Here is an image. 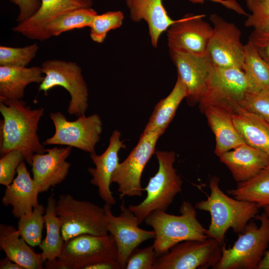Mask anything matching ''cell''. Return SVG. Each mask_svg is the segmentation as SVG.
<instances>
[{"label":"cell","mask_w":269,"mask_h":269,"mask_svg":"<svg viewBox=\"0 0 269 269\" xmlns=\"http://www.w3.org/2000/svg\"><path fill=\"white\" fill-rule=\"evenodd\" d=\"M0 152L1 155L12 150H20L25 160L31 165L33 155L45 152L37 131L44 109H32L22 100L0 101Z\"/></svg>","instance_id":"obj_1"},{"label":"cell","mask_w":269,"mask_h":269,"mask_svg":"<svg viewBox=\"0 0 269 269\" xmlns=\"http://www.w3.org/2000/svg\"><path fill=\"white\" fill-rule=\"evenodd\" d=\"M209 188L207 198L197 202L194 207L210 213L208 235L223 245L228 230L232 228L235 233L242 232L249 222L256 218L260 208L254 203L232 198L224 193L217 176L210 178Z\"/></svg>","instance_id":"obj_2"},{"label":"cell","mask_w":269,"mask_h":269,"mask_svg":"<svg viewBox=\"0 0 269 269\" xmlns=\"http://www.w3.org/2000/svg\"><path fill=\"white\" fill-rule=\"evenodd\" d=\"M196 209L190 202L184 201L180 207L179 215L156 210L145 217V224L152 227L155 232L152 245L157 257L167 253L181 242L204 240L210 238L207 229L197 218Z\"/></svg>","instance_id":"obj_3"},{"label":"cell","mask_w":269,"mask_h":269,"mask_svg":"<svg viewBox=\"0 0 269 269\" xmlns=\"http://www.w3.org/2000/svg\"><path fill=\"white\" fill-rule=\"evenodd\" d=\"M155 154L158 168L143 188L146 192V197L139 204L128 206L137 218L139 225L151 212L166 211L175 196L182 190V180L173 166L175 161V152L157 150Z\"/></svg>","instance_id":"obj_4"},{"label":"cell","mask_w":269,"mask_h":269,"mask_svg":"<svg viewBox=\"0 0 269 269\" xmlns=\"http://www.w3.org/2000/svg\"><path fill=\"white\" fill-rule=\"evenodd\" d=\"M255 218L260 226L249 222L231 248L223 245L221 258L212 269H258L269 245V218L264 212Z\"/></svg>","instance_id":"obj_5"},{"label":"cell","mask_w":269,"mask_h":269,"mask_svg":"<svg viewBox=\"0 0 269 269\" xmlns=\"http://www.w3.org/2000/svg\"><path fill=\"white\" fill-rule=\"evenodd\" d=\"M55 211L62 222L61 234L64 241L85 234H108L104 207L64 194L56 201Z\"/></svg>","instance_id":"obj_6"},{"label":"cell","mask_w":269,"mask_h":269,"mask_svg":"<svg viewBox=\"0 0 269 269\" xmlns=\"http://www.w3.org/2000/svg\"><path fill=\"white\" fill-rule=\"evenodd\" d=\"M44 77L39 91L45 94L60 86L70 96L67 112L77 117L85 115L88 107L89 92L82 70L75 62L58 59L45 61L40 66Z\"/></svg>","instance_id":"obj_7"},{"label":"cell","mask_w":269,"mask_h":269,"mask_svg":"<svg viewBox=\"0 0 269 269\" xmlns=\"http://www.w3.org/2000/svg\"><path fill=\"white\" fill-rule=\"evenodd\" d=\"M249 93L248 82L242 69L214 66L206 90L198 102L202 111L213 106L233 114L241 108Z\"/></svg>","instance_id":"obj_8"},{"label":"cell","mask_w":269,"mask_h":269,"mask_svg":"<svg viewBox=\"0 0 269 269\" xmlns=\"http://www.w3.org/2000/svg\"><path fill=\"white\" fill-rule=\"evenodd\" d=\"M224 244L212 238L181 242L157 257L152 269H212L221 258Z\"/></svg>","instance_id":"obj_9"},{"label":"cell","mask_w":269,"mask_h":269,"mask_svg":"<svg viewBox=\"0 0 269 269\" xmlns=\"http://www.w3.org/2000/svg\"><path fill=\"white\" fill-rule=\"evenodd\" d=\"M49 117L54 125L55 133L42 142L43 145H66L90 153L95 152L96 145L103 131V123L98 114L88 117L84 115L74 121H68L60 112L51 113Z\"/></svg>","instance_id":"obj_10"},{"label":"cell","mask_w":269,"mask_h":269,"mask_svg":"<svg viewBox=\"0 0 269 269\" xmlns=\"http://www.w3.org/2000/svg\"><path fill=\"white\" fill-rule=\"evenodd\" d=\"M162 134L157 132H143L136 145L114 171L111 183L118 185L120 199L140 196L144 191L141 178L147 163L154 153L155 146Z\"/></svg>","instance_id":"obj_11"},{"label":"cell","mask_w":269,"mask_h":269,"mask_svg":"<svg viewBox=\"0 0 269 269\" xmlns=\"http://www.w3.org/2000/svg\"><path fill=\"white\" fill-rule=\"evenodd\" d=\"M124 201L120 206L118 216L113 215L111 206L105 203L106 224L108 232L115 239L118 251V261L121 269H125L129 257L141 243L155 238L153 230L140 228L137 218Z\"/></svg>","instance_id":"obj_12"},{"label":"cell","mask_w":269,"mask_h":269,"mask_svg":"<svg viewBox=\"0 0 269 269\" xmlns=\"http://www.w3.org/2000/svg\"><path fill=\"white\" fill-rule=\"evenodd\" d=\"M213 31L206 54L213 65L221 68L242 69L244 45L241 41V32L233 22L216 14L210 15Z\"/></svg>","instance_id":"obj_13"},{"label":"cell","mask_w":269,"mask_h":269,"mask_svg":"<svg viewBox=\"0 0 269 269\" xmlns=\"http://www.w3.org/2000/svg\"><path fill=\"white\" fill-rule=\"evenodd\" d=\"M59 258L67 263L70 269H82L87 265L101 260L118 261V251L111 234H85L65 241Z\"/></svg>","instance_id":"obj_14"},{"label":"cell","mask_w":269,"mask_h":269,"mask_svg":"<svg viewBox=\"0 0 269 269\" xmlns=\"http://www.w3.org/2000/svg\"><path fill=\"white\" fill-rule=\"evenodd\" d=\"M204 14H187L176 20L167 30L169 50L191 54H206L213 28Z\"/></svg>","instance_id":"obj_15"},{"label":"cell","mask_w":269,"mask_h":269,"mask_svg":"<svg viewBox=\"0 0 269 269\" xmlns=\"http://www.w3.org/2000/svg\"><path fill=\"white\" fill-rule=\"evenodd\" d=\"M178 76L187 90L188 102L194 104L204 94L214 65L207 54H191L169 51Z\"/></svg>","instance_id":"obj_16"},{"label":"cell","mask_w":269,"mask_h":269,"mask_svg":"<svg viewBox=\"0 0 269 269\" xmlns=\"http://www.w3.org/2000/svg\"><path fill=\"white\" fill-rule=\"evenodd\" d=\"M41 5L31 17L17 23L11 30L34 40H47L46 30L56 18L69 11L83 8H91L93 0H40Z\"/></svg>","instance_id":"obj_17"},{"label":"cell","mask_w":269,"mask_h":269,"mask_svg":"<svg viewBox=\"0 0 269 269\" xmlns=\"http://www.w3.org/2000/svg\"><path fill=\"white\" fill-rule=\"evenodd\" d=\"M71 151V146L55 147L45 149L44 153L33 155L31 165L32 178L40 193L47 191L64 180L71 167V163L66 159Z\"/></svg>","instance_id":"obj_18"},{"label":"cell","mask_w":269,"mask_h":269,"mask_svg":"<svg viewBox=\"0 0 269 269\" xmlns=\"http://www.w3.org/2000/svg\"><path fill=\"white\" fill-rule=\"evenodd\" d=\"M121 135L119 131H114L109 145L102 154L90 153V157L95 165L94 168L88 169L92 177L90 183L97 187L99 195L102 200L111 205L116 203L110 189L112 176L120 163L119 152L121 148H126L123 141L120 139Z\"/></svg>","instance_id":"obj_19"},{"label":"cell","mask_w":269,"mask_h":269,"mask_svg":"<svg viewBox=\"0 0 269 269\" xmlns=\"http://www.w3.org/2000/svg\"><path fill=\"white\" fill-rule=\"evenodd\" d=\"M1 202L5 206L12 207V213L18 219L31 213L38 205L40 189L31 177L25 163L22 161L16 171V176L5 187Z\"/></svg>","instance_id":"obj_20"},{"label":"cell","mask_w":269,"mask_h":269,"mask_svg":"<svg viewBox=\"0 0 269 269\" xmlns=\"http://www.w3.org/2000/svg\"><path fill=\"white\" fill-rule=\"evenodd\" d=\"M237 182L246 181L269 165V154L246 143L219 156Z\"/></svg>","instance_id":"obj_21"},{"label":"cell","mask_w":269,"mask_h":269,"mask_svg":"<svg viewBox=\"0 0 269 269\" xmlns=\"http://www.w3.org/2000/svg\"><path fill=\"white\" fill-rule=\"evenodd\" d=\"M126 4L133 21L147 23L151 44L157 47L161 35L176 20L169 16L162 0H126Z\"/></svg>","instance_id":"obj_22"},{"label":"cell","mask_w":269,"mask_h":269,"mask_svg":"<svg viewBox=\"0 0 269 269\" xmlns=\"http://www.w3.org/2000/svg\"><path fill=\"white\" fill-rule=\"evenodd\" d=\"M203 111L215 135L214 152L218 156L245 143L234 123L231 112L213 106L207 107Z\"/></svg>","instance_id":"obj_23"},{"label":"cell","mask_w":269,"mask_h":269,"mask_svg":"<svg viewBox=\"0 0 269 269\" xmlns=\"http://www.w3.org/2000/svg\"><path fill=\"white\" fill-rule=\"evenodd\" d=\"M44 77L41 66H0V101L22 100L26 87L40 84Z\"/></svg>","instance_id":"obj_24"},{"label":"cell","mask_w":269,"mask_h":269,"mask_svg":"<svg viewBox=\"0 0 269 269\" xmlns=\"http://www.w3.org/2000/svg\"><path fill=\"white\" fill-rule=\"evenodd\" d=\"M11 225H0V248L6 257L24 269H42L44 262Z\"/></svg>","instance_id":"obj_25"},{"label":"cell","mask_w":269,"mask_h":269,"mask_svg":"<svg viewBox=\"0 0 269 269\" xmlns=\"http://www.w3.org/2000/svg\"><path fill=\"white\" fill-rule=\"evenodd\" d=\"M232 118L245 143L269 154V122L241 108Z\"/></svg>","instance_id":"obj_26"},{"label":"cell","mask_w":269,"mask_h":269,"mask_svg":"<svg viewBox=\"0 0 269 269\" xmlns=\"http://www.w3.org/2000/svg\"><path fill=\"white\" fill-rule=\"evenodd\" d=\"M187 96L186 87L177 77L171 92L155 105L143 131L157 132L163 134L174 118L181 101Z\"/></svg>","instance_id":"obj_27"},{"label":"cell","mask_w":269,"mask_h":269,"mask_svg":"<svg viewBox=\"0 0 269 269\" xmlns=\"http://www.w3.org/2000/svg\"><path fill=\"white\" fill-rule=\"evenodd\" d=\"M56 201L52 195L47 199L44 215L46 234L39 247L43 261H52L59 258L61 254L64 240L61 234L62 222L55 211Z\"/></svg>","instance_id":"obj_28"},{"label":"cell","mask_w":269,"mask_h":269,"mask_svg":"<svg viewBox=\"0 0 269 269\" xmlns=\"http://www.w3.org/2000/svg\"><path fill=\"white\" fill-rule=\"evenodd\" d=\"M227 193L237 199L254 203L260 208L269 206V165L252 178L237 183Z\"/></svg>","instance_id":"obj_29"},{"label":"cell","mask_w":269,"mask_h":269,"mask_svg":"<svg viewBox=\"0 0 269 269\" xmlns=\"http://www.w3.org/2000/svg\"><path fill=\"white\" fill-rule=\"evenodd\" d=\"M242 70L247 79L250 92L269 89V64L249 40L244 45Z\"/></svg>","instance_id":"obj_30"},{"label":"cell","mask_w":269,"mask_h":269,"mask_svg":"<svg viewBox=\"0 0 269 269\" xmlns=\"http://www.w3.org/2000/svg\"><path fill=\"white\" fill-rule=\"evenodd\" d=\"M97 14L92 7L77 9L65 13L49 25L46 30L47 39L68 31L90 27Z\"/></svg>","instance_id":"obj_31"},{"label":"cell","mask_w":269,"mask_h":269,"mask_svg":"<svg viewBox=\"0 0 269 269\" xmlns=\"http://www.w3.org/2000/svg\"><path fill=\"white\" fill-rule=\"evenodd\" d=\"M45 208L39 204L32 211L18 219L17 230L20 236L31 247L39 246L42 242V232L45 224Z\"/></svg>","instance_id":"obj_32"},{"label":"cell","mask_w":269,"mask_h":269,"mask_svg":"<svg viewBox=\"0 0 269 269\" xmlns=\"http://www.w3.org/2000/svg\"><path fill=\"white\" fill-rule=\"evenodd\" d=\"M124 19V13L120 10L109 11L97 14L90 27L92 40L101 43L105 40L108 33L121 27Z\"/></svg>","instance_id":"obj_33"},{"label":"cell","mask_w":269,"mask_h":269,"mask_svg":"<svg viewBox=\"0 0 269 269\" xmlns=\"http://www.w3.org/2000/svg\"><path fill=\"white\" fill-rule=\"evenodd\" d=\"M39 49L36 43L22 47L0 46V66L27 67Z\"/></svg>","instance_id":"obj_34"},{"label":"cell","mask_w":269,"mask_h":269,"mask_svg":"<svg viewBox=\"0 0 269 269\" xmlns=\"http://www.w3.org/2000/svg\"><path fill=\"white\" fill-rule=\"evenodd\" d=\"M246 5L251 14L248 16L245 26L269 33V0H246Z\"/></svg>","instance_id":"obj_35"},{"label":"cell","mask_w":269,"mask_h":269,"mask_svg":"<svg viewBox=\"0 0 269 269\" xmlns=\"http://www.w3.org/2000/svg\"><path fill=\"white\" fill-rule=\"evenodd\" d=\"M241 108L269 122V89L249 93Z\"/></svg>","instance_id":"obj_36"},{"label":"cell","mask_w":269,"mask_h":269,"mask_svg":"<svg viewBox=\"0 0 269 269\" xmlns=\"http://www.w3.org/2000/svg\"><path fill=\"white\" fill-rule=\"evenodd\" d=\"M25 160L22 152L12 150L3 155L0 158V184L5 187L10 185L16 174L17 169Z\"/></svg>","instance_id":"obj_37"},{"label":"cell","mask_w":269,"mask_h":269,"mask_svg":"<svg viewBox=\"0 0 269 269\" xmlns=\"http://www.w3.org/2000/svg\"><path fill=\"white\" fill-rule=\"evenodd\" d=\"M157 258L153 245L135 249L129 257L125 269H152Z\"/></svg>","instance_id":"obj_38"},{"label":"cell","mask_w":269,"mask_h":269,"mask_svg":"<svg viewBox=\"0 0 269 269\" xmlns=\"http://www.w3.org/2000/svg\"><path fill=\"white\" fill-rule=\"evenodd\" d=\"M16 5L19 13L16 21L19 23L27 20L33 16L39 9L41 5L40 0H9Z\"/></svg>","instance_id":"obj_39"},{"label":"cell","mask_w":269,"mask_h":269,"mask_svg":"<svg viewBox=\"0 0 269 269\" xmlns=\"http://www.w3.org/2000/svg\"><path fill=\"white\" fill-rule=\"evenodd\" d=\"M249 40L261 57L269 64V33L254 29Z\"/></svg>","instance_id":"obj_40"},{"label":"cell","mask_w":269,"mask_h":269,"mask_svg":"<svg viewBox=\"0 0 269 269\" xmlns=\"http://www.w3.org/2000/svg\"><path fill=\"white\" fill-rule=\"evenodd\" d=\"M207 0L220 3L226 8L232 10L239 14L245 16H248L249 15L237 0H189L190 1L194 3H203L205 1Z\"/></svg>","instance_id":"obj_41"},{"label":"cell","mask_w":269,"mask_h":269,"mask_svg":"<svg viewBox=\"0 0 269 269\" xmlns=\"http://www.w3.org/2000/svg\"><path fill=\"white\" fill-rule=\"evenodd\" d=\"M82 269H121L118 261L101 260L83 267Z\"/></svg>","instance_id":"obj_42"},{"label":"cell","mask_w":269,"mask_h":269,"mask_svg":"<svg viewBox=\"0 0 269 269\" xmlns=\"http://www.w3.org/2000/svg\"><path fill=\"white\" fill-rule=\"evenodd\" d=\"M44 265L46 269H70L67 263L60 258L52 261H45Z\"/></svg>","instance_id":"obj_43"},{"label":"cell","mask_w":269,"mask_h":269,"mask_svg":"<svg viewBox=\"0 0 269 269\" xmlns=\"http://www.w3.org/2000/svg\"><path fill=\"white\" fill-rule=\"evenodd\" d=\"M0 269H24L20 265L7 257L0 260Z\"/></svg>","instance_id":"obj_44"},{"label":"cell","mask_w":269,"mask_h":269,"mask_svg":"<svg viewBox=\"0 0 269 269\" xmlns=\"http://www.w3.org/2000/svg\"><path fill=\"white\" fill-rule=\"evenodd\" d=\"M257 269H269V250L265 253L258 266Z\"/></svg>","instance_id":"obj_45"},{"label":"cell","mask_w":269,"mask_h":269,"mask_svg":"<svg viewBox=\"0 0 269 269\" xmlns=\"http://www.w3.org/2000/svg\"><path fill=\"white\" fill-rule=\"evenodd\" d=\"M264 213L266 214L268 217L269 218V206H266L263 208Z\"/></svg>","instance_id":"obj_46"}]
</instances>
